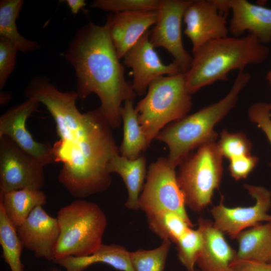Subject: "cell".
<instances>
[{"instance_id":"14","label":"cell","mask_w":271,"mask_h":271,"mask_svg":"<svg viewBox=\"0 0 271 271\" xmlns=\"http://www.w3.org/2000/svg\"><path fill=\"white\" fill-rule=\"evenodd\" d=\"M151 31H147L123 57L124 65L132 70V88L141 96L146 94L150 84L157 78L181 73L175 62L167 65L162 62L150 41Z\"/></svg>"},{"instance_id":"11","label":"cell","mask_w":271,"mask_h":271,"mask_svg":"<svg viewBox=\"0 0 271 271\" xmlns=\"http://www.w3.org/2000/svg\"><path fill=\"white\" fill-rule=\"evenodd\" d=\"M192 1L162 0L150 37L155 48H164L173 56L182 73L189 70L193 58L184 48L182 39L184 14Z\"/></svg>"},{"instance_id":"1","label":"cell","mask_w":271,"mask_h":271,"mask_svg":"<svg viewBox=\"0 0 271 271\" xmlns=\"http://www.w3.org/2000/svg\"><path fill=\"white\" fill-rule=\"evenodd\" d=\"M53 117L60 139L52 147L55 163L62 164L58 181L73 197L85 198L111 184L107 166L118 152L111 128L98 108L82 113L76 92H62L44 76L34 77L25 90Z\"/></svg>"},{"instance_id":"26","label":"cell","mask_w":271,"mask_h":271,"mask_svg":"<svg viewBox=\"0 0 271 271\" xmlns=\"http://www.w3.org/2000/svg\"><path fill=\"white\" fill-rule=\"evenodd\" d=\"M150 229L163 240L176 243L190 228V224L179 214L164 211L147 215Z\"/></svg>"},{"instance_id":"18","label":"cell","mask_w":271,"mask_h":271,"mask_svg":"<svg viewBox=\"0 0 271 271\" xmlns=\"http://www.w3.org/2000/svg\"><path fill=\"white\" fill-rule=\"evenodd\" d=\"M198 225L202 239L196 262L200 270L232 271L231 264L236 257V251L226 241L224 233L208 219L199 218Z\"/></svg>"},{"instance_id":"20","label":"cell","mask_w":271,"mask_h":271,"mask_svg":"<svg viewBox=\"0 0 271 271\" xmlns=\"http://www.w3.org/2000/svg\"><path fill=\"white\" fill-rule=\"evenodd\" d=\"M54 262L64 267L66 271H84L96 263H103L120 271H134L130 252L120 245L102 244L93 254L84 257L69 256Z\"/></svg>"},{"instance_id":"38","label":"cell","mask_w":271,"mask_h":271,"mask_svg":"<svg viewBox=\"0 0 271 271\" xmlns=\"http://www.w3.org/2000/svg\"><path fill=\"white\" fill-rule=\"evenodd\" d=\"M50 271H60V270H58L57 269H56V268H54Z\"/></svg>"},{"instance_id":"15","label":"cell","mask_w":271,"mask_h":271,"mask_svg":"<svg viewBox=\"0 0 271 271\" xmlns=\"http://www.w3.org/2000/svg\"><path fill=\"white\" fill-rule=\"evenodd\" d=\"M17 230L24 247L32 251L37 257L54 261V249L60 234L57 218L39 206Z\"/></svg>"},{"instance_id":"16","label":"cell","mask_w":271,"mask_h":271,"mask_svg":"<svg viewBox=\"0 0 271 271\" xmlns=\"http://www.w3.org/2000/svg\"><path fill=\"white\" fill-rule=\"evenodd\" d=\"M219 9L232 12L229 31L239 35L245 31L263 44L271 41V9L246 0H215Z\"/></svg>"},{"instance_id":"25","label":"cell","mask_w":271,"mask_h":271,"mask_svg":"<svg viewBox=\"0 0 271 271\" xmlns=\"http://www.w3.org/2000/svg\"><path fill=\"white\" fill-rule=\"evenodd\" d=\"M0 244L2 256L11 271H24L21 257L24 246L18 236L17 228L7 217L0 205Z\"/></svg>"},{"instance_id":"35","label":"cell","mask_w":271,"mask_h":271,"mask_svg":"<svg viewBox=\"0 0 271 271\" xmlns=\"http://www.w3.org/2000/svg\"><path fill=\"white\" fill-rule=\"evenodd\" d=\"M66 3L73 14H77L79 11L86 6L84 0H66Z\"/></svg>"},{"instance_id":"7","label":"cell","mask_w":271,"mask_h":271,"mask_svg":"<svg viewBox=\"0 0 271 271\" xmlns=\"http://www.w3.org/2000/svg\"><path fill=\"white\" fill-rule=\"evenodd\" d=\"M216 140L204 143L189 155L179 165L177 173L186 206L197 213L211 204L214 192L221 183L223 156Z\"/></svg>"},{"instance_id":"41","label":"cell","mask_w":271,"mask_h":271,"mask_svg":"<svg viewBox=\"0 0 271 271\" xmlns=\"http://www.w3.org/2000/svg\"><path fill=\"white\" fill-rule=\"evenodd\" d=\"M269 105H270V109H271V103H270Z\"/></svg>"},{"instance_id":"24","label":"cell","mask_w":271,"mask_h":271,"mask_svg":"<svg viewBox=\"0 0 271 271\" xmlns=\"http://www.w3.org/2000/svg\"><path fill=\"white\" fill-rule=\"evenodd\" d=\"M23 0H1L0 1V37L14 44L19 51L27 53L40 48L35 41L29 40L19 32L16 20L23 8Z\"/></svg>"},{"instance_id":"22","label":"cell","mask_w":271,"mask_h":271,"mask_svg":"<svg viewBox=\"0 0 271 271\" xmlns=\"http://www.w3.org/2000/svg\"><path fill=\"white\" fill-rule=\"evenodd\" d=\"M46 202L47 196L41 190L22 189L0 195V205L16 228L36 207L43 206Z\"/></svg>"},{"instance_id":"4","label":"cell","mask_w":271,"mask_h":271,"mask_svg":"<svg viewBox=\"0 0 271 271\" xmlns=\"http://www.w3.org/2000/svg\"><path fill=\"white\" fill-rule=\"evenodd\" d=\"M250 79L248 73L238 72L229 92L222 99L171 122L160 131L155 139L169 147L167 159L172 165L176 168L191 151L217 139L214 127L235 106L239 94Z\"/></svg>"},{"instance_id":"23","label":"cell","mask_w":271,"mask_h":271,"mask_svg":"<svg viewBox=\"0 0 271 271\" xmlns=\"http://www.w3.org/2000/svg\"><path fill=\"white\" fill-rule=\"evenodd\" d=\"M120 116L123 134L118 152L128 159H137L149 145L133 106V100H127L124 102L120 109Z\"/></svg>"},{"instance_id":"29","label":"cell","mask_w":271,"mask_h":271,"mask_svg":"<svg viewBox=\"0 0 271 271\" xmlns=\"http://www.w3.org/2000/svg\"><path fill=\"white\" fill-rule=\"evenodd\" d=\"M162 0H95L90 7L112 13L158 11Z\"/></svg>"},{"instance_id":"32","label":"cell","mask_w":271,"mask_h":271,"mask_svg":"<svg viewBox=\"0 0 271 271\" xmlns=\"http://www.w3.org/2000/svg\"><path fill=\"white\" fill-rule=\"evenodd\" d=\"M249 120L255 123L265 133L271 145V109L265 102H256L248 108Z\"/></svg>"},{"instance_id":"12","label":"cell","mask_w":271,"mask_h":271,"mask_svg":"<svg viewBox=\"0 0 271 271\" xmlns=\"http://www.w3.org/2000/svg\"><path fill=\"white\" fill-rule=\"evenodd\" d=\"M23 103L15 106L0 117V137L6 136L22 149L45 166L55 163L52 147L37 142L27 129L28 118L37 111L41 103L35 96L27 97Z\"/></svg>"},{"instance_id":"9","label":"cell","mask_w":271,"mask_h":271,"mask_svg":"<svg viewBox=\"0 0 271 271\" xmlns=\"http://www.w3.org/2000/svg\"><path fill=\"white\" fill-rule=\"evenodd\" d=\"M44 167L11 139L0 137V195L22 189L41 190Z\"/></svg>"},{"instance_id":"8","label":"cell","mask_w":271,"mask_h":271,"mask_svg":"<svg viewBox=\"0 0 271 271\" xmlns=\"http://www.w3.org/2000/svg\"><path fill=\"white\" fill-rule=\"evenodd\" d=\"M175 169L164 157L159 158L150 165L146 182L139 197L140 209L146 215L172 211L193 226L185 209V198L177 181Z\"/></svg>"},{"instance_id":"13","label":"cell","mask_w":271,"mask_h":271,"mask_svg":"<svg viewBox=\"0 0 271 271\" xmlns=\"http://www.w3.org/2000/svg\"><path fill=\"white\" fill-rule=\"evenodd\" d=\"M227 13L215 0H192L183 17L185 35L190 40L193 53L207 43L228 36Z\"/></svg>"},{"instance_id":"28","label":"cell","mask_w":271,"mask_h":271,"mask_svg":"<svg viewBox=\"0 0 271 271\" xmlns=\"http://www.w3.org/2000/svg\"><path fill=\"white\" fill-rule=\"evenodd\" d=\"M178 256L187 270L194 268L196 260L202 244V235L200 230L190 228L176 243Z\"/></svg>"},{"instance_id":"30","label":"cell","mask_w":271,"mask_h":271,"mask_svg":"<svg viewBox=\"0 0 271 271\" xmlns=\"http://www.w3.org/2000/svg\"><path fill=\"white\" fill-rule=\"evenodd\" d=\"M219 150L223 157L229 160L251 154L252 144L241 132L231 133L224 129L217 142Z\"/></svg>"},{"instance_id":"6","label":"cell","mask_w":271,"mask_h":271,"mask_svg":"<svg viewBox=\"0 0 271 271\" xmlns=\"http://www.w3.org/2000/svg\"><path fill=\"white\" fill-rule=\"evenodd\" d=\"M191 95L184 73L163 76L150 84L135 107L149 146L166 126L187 115L192 105Z\"/></svg>"},{"instance_id":"3","label":"cell","mask_w":271,"mask_h":271,"mask_svg":"<svg viewBox=\"0 0 271 271\" xmlns=\"http://www.w3.org/2000/svg\"><path fill=\"white\" fill-rule=\"evenodd\" d=\"M268 54V48L250 34L211 41L193 53L190 67L184 73L187 90L192 94L216 81L227 80L230 71H244L246 66L261 63Z\"/></svg>"},{"instance_id":"40","label":"cell","mask_w":271,"mask_h":271,"mask_svg":"<svg viewBox=\"0 0 271 271\" xmlns=\"http://www.w3.org/2000/svg\"><path fill=\"white\" fill-rule=\"evenodd\" d=\"M268 262H271V257H270V259L269 260Z\"/></svg>"},{"instance_id":"17","label":"cell","mask_w":271,"mask_h":271,"mask_svg":"<svg viewBox=\"0 0 271 271\" xmlns=\"http://www.w3.org/2000/svg\"><path fill=\"white\" fill-rule=\"evenodd\" d=\"M158 11H137L110 14L106 22L113 46L119 59L155 25Z\"/></svg>"},{"instance_id":"27","label":"cell","mask_w":271,"mask_h":271,"mask_svg":"<svg viewBox=\"0 0 271 271\" xmlns=\"http://www.w3.org/2000/svg\"><path fill=\"white\" fill-rule=\"evenodd\" d=\"M171 241L163 240L158 247L130 252L134 271H164Z\"/></svg>"},{"instance_id":"36","label":"cell","mask_w":271,"mask_h":271,"mask_svg":"<svg viewBox=\"0 0 271 271\" xmlns=\"http://www.w3.org/2000/svg\"><path fill=\"white\" fill-rule=\"evenodd\" d=\"M11 99V95L6 92H1L0 103L1 105H4L9 102Z\"/></svg>"},{"instance_id":"37","label":"cell","mask_w":271,"mask_h":271,"mask_svg":"<svg viewBox=\"0 0 271 271\" xmlns=\"http://www.w3.org/2000/svg\"><path fill=\"white\" fill-rule=\"evenodd\" d=\"M266 79L271 84V70L268 72L266 76Z\"/></svg>"},{"instance_id":"5","label":"cell","mask_w":271,"mask_h":271,"mask_svg":"<svg viewBox=\"0 0 271 271\" xmlns=\"http://www.w3.org/2000/svg\"><path fill=\"white\" fill-rule=\"evenodd\" d=\"M56 218L60 234L54 249V260L90 255L103 244L107 220L96 203L76 199L60 208Z\"/></svg>"},{"instance_id":"34","label":"cell","mask_w":271,"mask_h":271,"mask_svg":"<svg viewBox=\"0 0 271 271\" xmlns=\"http://www.w3.org/2000/svg\"><path fill=\"white\" fill-rule=\"evenodd\" d=\"M231 267L232 271H271V262L235 258Z\"/></svg>"},{"instance_id":"31","label":"cell","mask_w":271,"mask_h":271,"mask_svg":"<svg viewBox=\"0 0 271 271\" xmlns=\"http://www.w3.org/2000/svg\"><path fill=\"white\" fill-rule=\"evenodd\" d=\"M16 45L5 38L0 37V89H3L14 70L17 52Z\"/></svg>"},{"instance_id":"39","label":"cell","mask_w":271,"mask_h":271,"mask_svg":"<svg viewBox=\"0 0 271 271\" xmlns=\"http://www.w3.org/2000/svg\"><path fill=\"white\" fill-rule=\"evenodd\" d=\"M187 271H200V270H197V269H194L193 270H187Z\"/></svg>"},{"instance_id":"21","label":"cell","mask_w":271,"mask_h":271,"mask_svg":"<svg viewBox=\"0 0 271 271\" xmlns=\"http://www.w3.org/2000/svg\"><path fill=\"white\" fill-rule=\"evenodd\" d=\"M236 258L268 262L271 257V221L260 223L239 233Z\"/></svg>"},{"instance_id":"10","label":"cell","mask_w":271,"mask_h":271,"mask_svg":"<svg viewBox=\"0 0 271 271\" xmlns=\"http://www.w3.org/2000/svg\"><path fill=\"white\" fill-rule=\"evenodd\" d=\"M244 187L255 200L253 206L228 207L222 196L219 203L210 210L214 226L232 239H236L246 228L271 221V215L268 214L271 208V192L261 186L245 184Z\"/></svg>"},{"instance_id":"2","label":"cell","mask_w":271,"mask_h":271,"mask_svg":"<svg viewBox=\"0 0 271 271\" xmlns=\"http://www.w3.org/2000/svg\"><path fill=\"white\" fill-rule=\"evenodd\" d=\"M63 56L74 69L78 98L96 94L101 103L98 108L111 128L119 127L122 103L134 100L137 94L125 78L107 23L99 26L89 22L82 26Z\"/></svg>"},{"instance_id":"19","label":"cell","mask_w":271,"mask_h":271,"mask_svg":"<svg viewBox=\"0 0 271 271\" xmlns=\"http://www.w3.org/2000/svg\"><path fill=\"white\" fill-rule=\"evenodd\" d=\"M107 170L110 174H118L126 186L128 196L124 204L125 207L133 210L140 209L139 197L147 174L145 156L141 155L131 160L116 153L110 160Z\"/></svg>"},{"instance_id":"33","label":"cell","mask_w":271,"mask_h":271,"mask_svg":"<svg viewBox=\"0 0 271 271\" xmlns=\"http://www.w3.org/2000/svg\"><path fill=\"white\" fill-rule=\"evenodd\" d=\"M230 161L228 170L235 180L246 178L258 162V158L251 154L232 158Z\"/></svg>"}]
</instances>
